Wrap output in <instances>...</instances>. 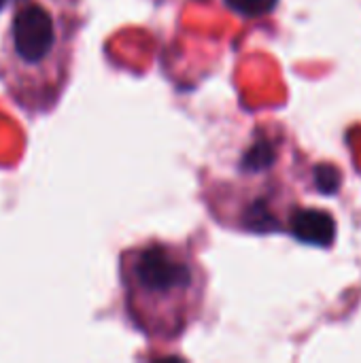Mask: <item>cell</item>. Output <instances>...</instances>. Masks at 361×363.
<instances>
[{
    "label": "cell",
    "mask_w": 361,
    "mask_h": 363,
    "mask_svg": "<svg viewBox=\"0 0 361 363\" xmlns=\"http://www.w3.org/2000/svg\"><path fill=\"white\" fill-rule=\"evenodd\" d=\"M119 285L130 323L166 347L202 317L209 279L187 242L147 238L119 253Z\"/></svg>",
    "instance_id": "2"
},
{
    "label": "cell",
    "mask_w": 361,
    "mask_h": 363,
    "mask_svg": "<svg viewBox=\"0 0 361 363\" xmlns=\"http://www.w3.org/2000/svg\"><path fill=\"white\" fill-rule=\"evenodd\" d=\"M6 2H9V0H0V9H2V6H4Z\"/></svg>",
    "instance_id": "7"
},
{
    "label": "cell",
    "mask_w": 361,
    "mask_h": 363,
    "mask_svg": "<svg viewBox=\"0 0 361 363\" xmlns=\"http://www.w3.org/2000/svg\"><path fill=\"white\" fill-rule=\"evenodd\" d=\"M9 2L0 34V83L26 115H47L70 83L83 0Z\"/></svg>",
    "instance_id": "1"
},
{
    "label": "cell",
    "mask_w": 361,
    "mask_h": 363,
    "mask_svg": "<svg viewBox=\"0 0 361 363\" xmlns=\"http://www.w3.org/2000/svg\"><path fill=\"white\" fill-rule=\"evenodd\" d=\"M277 140L257 134L240 153L234 168L238 181L209 185V206L217 221L249 232H272L283 228V208L274 168L279 164Z\"/></svg>",
    "instance_id": "3"
},
{
    "label": "cell",
    "mask_w": 361,
    "mask_h": 363,
    "mask_svg": "<svg viewBox=\"0 0 361 363\" xmlns=\"http://www.w3.org/2000/svg\"><path fill=\"white\" fill-rule=\"evenodd\" d=\"M279 0H226V6L243 17H264L274 11Z\"/></svg>",
    "instance_id": "5"
},
{
    "label": "cell",
    "mask_w": 361,
    "mask_h": 363,
    "mask_svg": "<svg viewBox=\"0 0 361 363\" xmlns=\"http://www.w3.org/2000/svg\"><path fill=\"white\" fill-rule=\"evenodd\" d=\"M315 174H317V187L321 191H326V194L338 191V187H340V172L334 166L321 164V166H317Z\"/></svg>",
    "instance_id": "6"
},
{
    "label": "cell",
    "mask_w": 361,
    "mask_h": 363,
    "mask_svg": "<svg viewBox=\"0 0 361 363\" xmlns=\"http://www.w3.org/2000/svg\"><path fill=\"white\" fill-rule=\"evenodd\" d=\"M285 225L296 240L306 245L330 247L336 238V221L323 208H294Z\"/></svg>",
    "instance_id": "4"
}]
</instances>
